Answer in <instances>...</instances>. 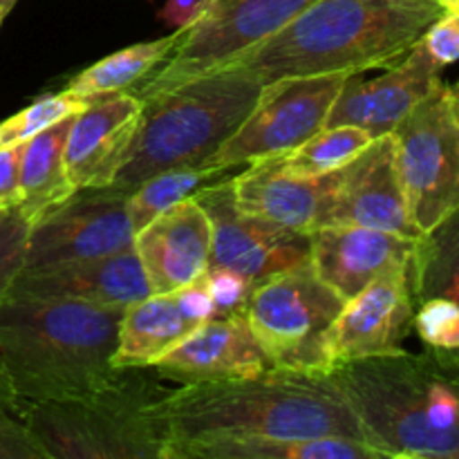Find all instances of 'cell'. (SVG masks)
I'll list each match as a JSON object with an SVG mask.
<instances>
[{
    "label": "cell",
    "instance_id": "52a82bcc",
    "mask_svg": "<svg viewBox=\"0 0 459 459\" xmlns=\"http://www.w3.org/2000/svg\"><path fill=\"white\" fill-rule=\"evenodd\" d=\"M343 305L307 264L258 282L245 318L273 368L330 375L332 327Z\"/></svg>",
    "mask_w": 459,
    "mask_h": 459
},
{
    "label": "cell",
    "instance_id": "8d00e7d4",
    "mask_svg": "<svg viewBox=\"0 0 459 459\" xmlns=\"http://www.w3.org/2000/svg\"><path fill=\"white\" fill-rule=\"evenodd\" d=\"M444 13H459V0H437Z\"/></svg>",
    "mask_w": 459,
    "mask_h": 459
},
{
    "label": "cell",
    "instance_id": "277c9868",
    "mask_svg": "<svg viewBox=\"0 0 459 459\" xmlns=\"http://www.w3.org/2000/svg\"><path fill=\"white\" fill-rule=\"evenodd\" d=\"M124 305L4 296L0 372L25 403L97 390L119 372L112 354Z\"/></svg>",
    "mask_w": 459,
    "mask_h": 459
},
{
    "label": "cell",
    "instance_id": "1f68e13d",
    "mask_svg": "<svg viewBox=\"0 0 459 459\" xmlns=\"http://www.w3.org/2000/svg\"><path fill=\"white\" fill-rule=\"evenodd\" d=\"M206 287L213 300V318L245 316L255 282L224 267H211L204 272Z\"/></svg>",
    "mask_w": 459,
    "mask_h": 459
},
{
    "label": "cell",
    "instance_id": "e0dca14e",
    "mask_svg": "<svg viewBox=\"0 0 459 459\" xmlns=\"http://www.w3.org/2000/svg\"><path fill=\"white\" fill-rule=\"evenodd\" d=\"M133 249L152 294H170L209 269L213 224L204 206L188 197L134 233Z\"/></svg>",
    "mask_w": 459,
    "mask_h": 459
},
{
    "label": "cell",
    "instance_id": "4dcf8cb0",
    "mask_svg": "<svg viewBox=\"0 0 459 459\" xmlns=\"http://www.w3.org/2000/svg\"><path fill=\"white\" fill-rule=\"evenodd\" d=\"M415 332L426 348L459 352V305L448 299H429L417 305Z\"/></svg>",
    "mask_w": 459,
    "mask_h": 459
},
{
    "label": "cell",
    "instance_id": "b9f144b4",
    "mask_svg": "<svg viewBox=\"0 0 459 459\" xmlns=\"http://www.w3.org/2000/svg\"><path fill=\"white\" fill-rule=\"evenodd\" d=\"M4 213H7V211H4ZM0 218H3V213H0Z\"/></svg>",
    "mask_w": 459,
    "mask_h": 459
},
{
    "label": "cell",
    "instance_id": "30bf717a",
    "mask_svg": "<svg viewBox=\"0 0 459 459\" xmlns=\"http://www.w3.org/2000/svg\"><path fill=\"white\" fill-rule=\"evenodd\" d=\"M348 76H300L267 83L249 117L222 143L213 164L242 169L299 148L325 128L327 115Z\"/></svg>",
    "mask_w": 459,
    "mask_h": 459
},
{
    "label": "cell",
    "instance_id": "d6986e66",
    "mask_svg": "<svg viewBox=\"0 0 459 459\" xmlns=\"http://www.w3.org/2000/svg\"><path fill=\"white\" fill-rule=\"evenodd\" d=\"M339 170L321 178L285 173L273 160L242 166L231 178L233 200L242 213L269 220L300 233L325 227L336 191Z\"/></svg>",
    "mask_w": 459,
    "mask_h": 459
},
{
    "label": "cell",
    "instance_id": "e575fe53",
    "mask_svg": "<svg viewBox=\"0 0 459 459\" xmlns=\"http://www.w3.org/2000/svg\"><path fill=\"white\" fill-rule=\"evenodd\" d=\"M21 160L22 143L0 146V213L18 209L21 193Z\"/></svg>",
    "mask_w": 459,
    "mask_h": 459
},
{
    "label": "cell",
    "instance_id": "836d02e7",
    "mask_svg": "<svg viewBox=\"0 0 459 459\" xmlns=\"http://www.w3.org/2000/svg\"><path fill=\"white\" fill-rule=\"evenodd\" d=\"M429 54L439 67L459 61V13H444L421 36Z\"/></svg>",
    "mask_w": 459,
    "mask_h": 459
},
{
    "label": "cell",
    "instance_id": "ba28073f",
    "mask_svg": "<svg viewBox=\"0 0 459 459\" xmlns=\"http://www.w3.org/2000/svg\"><path fill=\"white\" fill-rule=\"evenodd\" d=\"M314 3L316 0H209L200 16L184 27L169 58L130 92L143 103L209 74L281 31Z\"/></svg>",
    "mask_w": 459,
    "mask_h": 459
},
{
    "label": "cell",
    "instance_id": "2e32d148",
    "mask_svg": "<svg viewBox=\"0 0 459 459\" xmlns=\"http://www.w3.org/2000/svg\"><path fill=\"white\" fill-rule=\"evenodd\" d=\"M143 103L133 92L92 99L72 119L63 161L76 191L115 182L142 126Z\"/></svg>",
    "mask_w": 459,
    "mask_h": 459
},
{
    "label": "cell",
    "instance_id": "74e56055",
    "mask_svg": "<svg viewBox=\"0 0 459 459\" xmlns=\"http://www.w3.org/2000/svg\"><path fill=\"white\" fill-rule=\"evenodd\" d=\"M18 0H0V13H9Z\"/></svg>",
    "mask_w": 459,
    "mask_h": 459
},
{
    "label": "cell",
    "instance_id": "6da1fadb",
    "mask_svg": "<svg viewBox=\"0 0 459 459\" xmlns=\"http://www.w3.org/2000/svg\"><path fill=\"white\" fill-rule=\"evenodd\" d=\"M152 412L166 433V448L263 437H348L366 444L334 379L316 372L269 368L249 377L184 384L161 394Z\"/></svg>",
    "mask_w": 459,
    "mask_h": 459
},
{
    "label": "cell",
    "instance_id": "8fae6325",
    "mask_svg": "<svg viewBox=\"0 0 459 459\" xmlns=\"http://www.w3.org/2000/svg\"><path fill=\"white\" fill-rule=\"evenodd\" d=\"M133 245L128 195L115 188H88L30 224L22 269L108 258Z\"/></svg>",
    "mask_w": 459,
    "mask_h": 459
},
{
    "label": "cell",
    "instance_id": "d590c367",
    "mask_svg": "<svg viewBox=\"0 0 459 459\" xmlns=\"http://www.w3.org/2000/svg\"><path fill=\"white\" fill-rule=\"evenodd\" d=\"M206 3L209 0H169L164 9H161L160 18L166 25L175 27V30H184V27H188L200 16Z\"/></svg>",
    "mask_w": 459,
    "mask_h": 459
},
{
    "label": "cell",
    "instance_id": "f546056e",
    "mask_svg": "<svg viewBox=\"0 0 459 459\" xmlns=\"http://www.w3.org/2000/svg\"><path fill=\"white\" fill-rule=\"evenodd\" d=\"M0 459H48L25 420V402L0 372Z\"/></svg>",
    "mask_w": 459,
    "mask_h": 459
},
{
    "label": "cell",
    "instance_id": "9a60e30c",
    "mask_svg": "<svg viewBox=\"0 0 459 459\" xmlns=\"http://www.w3.org/2000/svg\"><path fill=\"white\" fill-rule=\"evenodd\" d=\"M408 267L411 263L381 273L345 300L332 327L334 363L403 350L406 339L415 332L417 309Z\"/></svg>",
    "mask_w": 459,
    "mask_h": 459
},
{
    "label": "cell",
    "instance_id": "f1b7e54d",
    "mask_svg": "<svg viewBox=\"0 0 459 459\" xmlns=\"http://www.w3.org/2000/svg\"><path fill=\"white\" fill-rule=\"evenodd\" d=\"M88 103L90 101L67 92V90H63L58 94H48V97L39 99L31 106H27L25 110L0 121V146L25 143L27 139L43 133L45 128L58 124L65 117L79 115Z\"/></svg>",
    "mask_w": 459,
    "mask_h": 459
},
{
    "label": "cell",
    "instance_id": "8992f818",
    "mask_svg": "<svg viewBox=\"0 0 459 459\" xmlns=\"http://www.w3.org/2000/svg\"><path fill=\"white\" fill-rule=\"evenodd\" d=\"M151 368H119L76 397L25 403V420L48 459H164L166 433L152 412L161 390Z\"/></svg>",
    "mask_w": 459,
    "mask_h": 459
},
{
    "label": "cell",
    "instance_id": "ab89813d",
    "mask_svg": "<svg viewBox=\"0 0 459 459\" xmlns=\"http://www.w3.org/2000/svg\"><path fill=\"white\" fill-rule=\"evenodd\" d=\"M4 16H7V13H0V25H3V21H4Z\"/></svg>",
    "mask_w": 459,
    "mask_h": 459
},
{
    "label": "cell",
    "instance_id": "cb8c5ba5",
    "mask_svg": "<svg viewBox=\"0 0 459 459\" xmlns=\"http://www.w3.org/2000/svg\"><path fill=\"white\" fill-rule=\"evenodd\" d=\"M72 119L74 117H65L58 124L49 126L43 133L34 134V137L22 143V200L18 204V211L30 224L43 218L52 209H56L65 200H70L76 193L74 184L70 182L65 173V161H63V151H65Z\"/></svg>",
    "mask_w": 459,
    "mask_h": 459
},
{
    "label": "cell",
    "instance_id": "603a6c76",
    "mask_svg": "<svg viewBox=\"0 0 459 459\" xmlns=\"http://www.w3.org/2000/svg\"><path fill=\"white\" fill-rule=\"evenodd\" d=\"M164 459H384L368 444L348 437L213 439L175 444Z\"/></svg>",
    "mask_w": 459,
    "mask_h": 459
},
{
    "label": "cell",
    "instance_id": "9c48e42d",
    "mask_svg": "<svg viewBox=\"0 0 459 459\" xmlns=\"http://www.w3.org/2000/svg\"><path fill=\"white\" fill-rule=\"evenodd\" d=\"M393 134L408 209L424 233L459 209V115L451 85L442 81Z\"/></svg>",
    "mask_w": 459,
    "mask_h": 459
},
{
    "label": "cell",
    "instance_id": "4fadbf2b",
    "mask_svg": "<svg viewBox=\"0 0 459 459\" xmlns=\"http://www.w3.org/2000/svg\"><path fill=\"white\" fill-rule=\"evenodd\" d=\"M327 224L379 229L412 240L421 236L408 209L393 133L372 139L361 155L339 170Z\"/></svg>",
    "mask_w": 459,
    "mask_h": 459
},
{
    "label": "cell",
    "instance_id": "7402d4cb",
    "mask_svg": "<svg viewBox=\"0 0 459 459\" xmlns=\"http://www.w3.org/2000/svg\"><path fill=\"white\" fill-rule=\"evenodd\" d=\"M197 323L184 312L175 291L151 294L126 307L119 323V341L112 354L115 368H148L164 357Z\"/></svg>",
    "mask_w": 459,
    "mask_h": 459
},
{
    "label": "cell",
    "instance_id": "83f0119b",
    "mask_svg": "<svg viewBox=\"0 0 459 459\" xmlns=\"http://www.w3.org/2000/svg\"><path fill=\"white\" fill-rule=\"evenodd\" d=\"M370 143V134L357 126H325L299 148L272 160L285 173L299 178H321L348 166Z\"/></svg>",
    "mask_w": 459,
    "mask_h": 459
},
{
    "label": "cell",
    "instance_id": "5b68a950",
    "mask_svg": "<svg viewBox=\"0 0 459 459\" xmlns=\"http://www.w3.org/2000/svg\"><path fill=\"white\" fill-rule=\"evenodd\" d=\"M263 88L254 74L227 63L143 101L128 160L108 188L128 195L161 170L213 164L222 143L254 110Z\"/></svg>",
    "mask_w": 459,
    "mask_h": 459
},
{
    "label": "cell",
    "instance_id": "5bb4252c",
    "mask_svg": "<svg viewBox=\"0 0 459 459\" xmlns=\"http://www.w3.org/2000/svg\"><path fill=\"white\" fill-rule=\"evenodd\" d=\"M439 83L442 67L433 61L420 39L402 61L377 79H363L361 72L350 74L336 94L325 126H357L372 139L384 137L394 133L412 108Z\"/></svg>",
    "mask_w": 459,
    "mask_h": 459
},
{
    "label": "cell",
    "instance_id": "3957f363",
    "mask_svg": "<svg viewBox=\"0 0 459 459\" xmlns=\"http://www.w3.org/2000/svg\"><path fill=\"white\" fill-rule=\"evenodd\" d=\"M444 16L437 0H316L233 65L263 85L281 79L359 74L402 61Z\"/></svg>",
    "mask_w": 459,
    "mask_h": 459
},
{
    "label": "cell",
    "instance_id": "d6a6232c",
    "mask_svg": "<svg viewBox=\"0 0 459 459\" xmlns=\"http://www.w3.org/2000/svg\"><path fill=\"white\" fill-rule=\"evenodd\" d=\"M27 231H30V222L22 218L21 211L12 209L3 213L0 218V303L25 263Z\"/></svg>",
    "mask_w": 459,
    "mask_h": 459
},
{
    "label": "cell",
    "instance_id": "4316f807",
    "mask_svg": "<svg viewBox=\"0 0 459 459\" xmlns=\"http://www.w3.org/2000/svg\"><path fill=\"white\" fill-rule=\"evenodd\" d=\"M233 170L240 169L206 164L188 166V169H169L148 178L133 193H128V215L134 233L142 231L148 222H152L157 215L169 211L178 202L195 197L211 184L233 175Z\"/></svg>",
    "mask_w": 459,
    "mask_h": 459
},
{
    "label": "cell",
    "instance_id": "7a4b0ae2",
    "mask_svg": "<svg viewBox=\"0 0 459 459\" xmlns=\"http://www.w3.org/2000/svg\"><path fill=\"white\" fill-rule=\"evenodd\" d=\"M381 457L459 459V352L397 350L330 370Z\"/></svg>",
    "mask_w": 459,
    "mask_h": 459
},
{
    "label": "cell",
    "instance_id": "ffe728a7",
    "mask_svg": "<svg viewBox=\"0 0 459 459\" xmlns=\"http://www.w3.org/2000/svg\"><path fill=\"white\" fill-rule=\"evenodd\" d=\"M148 368L157 377L184 385L258 375L273 366L264 357L247 318L229 316L206 321Z\"/></svg>",
    "mask_w": 459,
    "mask_h": 459
},
{
    "label": "cell",
    "instance_id": "7c38bea8",
    "mask_svg": "<svg viewBox=\"0 0 459 459\" xmlns=\"http://www.w3.org/2000/svg\"><path fill=\"white\" fill-rule=\"evenodd\" d=\"M231 178L229 175L195 195L213 224L211 267L231 269L255 285L278 273L307 267L312 254L309 233L242 213L233 200Z\"/></svg>",
    "mask_w": 459,
    "mask_h": 459
},
{
    "label": "cell",
    "instance_id": "484cf974",
    "mask_svg": "<svg viewBox=\"0 0 459 459\" xmlns=\"http://www.w3.org/2000/svg\"><path fill=\"white\" fill-rule=\"evenodd\" d=\"M179 36H182V30H175L173 34L164 36V39L130 45L121 52L101 58L94 65L85 67L81 74H76L67 85V92L76 94L85 101L117 92H130L139 81L146 79L152 70H157L169 58V54L178 45Z\"/></svg>",
    "mask_w": 459,
    "mask_h": 459
},
{
    "label": "cell",
    "instance_id": "d4e9b609",
    "mask_svg": "<svg viewBox=\"0 0 459 459\" xmlns=\"http://www.w3.org/2000/svg\"><path fill=\"white\" fill-rule=\"evenodd\" d=\"M408 272L417 305L429 299L459 305V209L417 238Z\"/></svg>",
    "mask_w": 459,
    "mask_h": 459
},
{
    "label": "cell",
    "instance_id": "f35d334b",
    "mask_svg": "<svg viewBox=\"0 0 459 459\" xmlns=\"http://www.w3.org/2000/svg\"><path fill=\"white\" fill-rule=\"evenodd\" d=\"M451 88H453V85H451ZM453 99H455V110L459 115V92H455V90H453Z\"/></svg>",
    "mask_w": 459,
    "mask_h": 459
},
{
    "label": "cell",
    "instance_id": "60d3db41",
    "mask_svg": "<svg viewBox=\"0 0 459 459\" xmlns=\"http://www.w3.org/2000/svg\"><path fill=\"white\" fill-rule=\"evenodd\" d=\"M453 90H455V92H459V83H457V85H453Z\"/></svg>",
    "mask_w": 459,
    "mask_h": 459
},
{
    "label": "cell",
    "instance_id": "ac0fdd59",
    "mask_svg": "<svg viewBox=\"0 0 459 459\" xmlns=\"http://www.w3.org/2000/svg\"><path fill=\"white\" fill-rule=\"evenodd\" d=\"M309 264L314 273L350 300L390 269L411 263L415 240L379 229L327 224L309 233Z\"/></svg>",
    "mask_w": 459,
    "mask_h": 459
},
{
    "label": "cell",
    "instance_id": "44dd1931",
    "mask_svg": "<svg viewBox=\"0 0 459 459\" xmlns=\"http://www.w3.org/2000/svg\"><path fill=\"white\" fill-rule=\"evenodd\" d=\"M151 294V285L134 249L108 258L81 260L56 267L21 269L7 291V296L83 300L124 307Z\"/></svg>",
    "mask_w": 459,
    "mask_h": 459
}]
</instances>
